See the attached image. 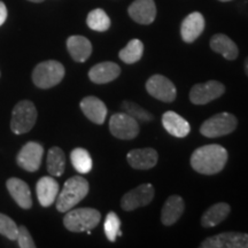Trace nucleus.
<instances>
[{
    "label": "nucleus",
    "mask_w": 248,
    "mask_h": 248,
    "mask_svg": "<svg viewBox=\"0 0 248 248\" xmlns=\"http://www.w3.org/2000/svg\"><path fill=\"white\" fill-rule=\"evenodd\" d=\"M16 240H17L18 247H21V248H35L36 247L35 241H33L32 238H31L30 232L28 231V229L23 225L18 226Z\"/></svg>",
    "instance_id": "obj_32"
},
{
    "label": "nucleus",
    "mask_w": 248,
    "mask_h": 248,
    "mask_svg": "<svg viewBox=\"0 0 248 248\" xmlns=\"http://www.w3.org/2000/svg\"><path fill=\"white\" fill-rule=\"evenodd\" d=\"M37 121V109L29 100H22L15 105L12 113L11 129L15 135L29 132Z\"/></svg>",
    "instance_id": "obj_5"
},
{
    "label": "nucleus",
    "mask_w": 248,
    "mask_h": 248,
    "mask_svg": "<svg viewBox=\"0 0 248 248\" xmlns=\"http://www.w3.org/2000/svg\"><path fill=\"white\" fill-rule=\"evenodd\" d=\"M210 47L214 52L221 54L223 58L229 61L235 60L238 58V54H239V49H238L235 43L226 35H223V33H217V35H214L212 37Z\"/></svg>",
    "instance_id": "obj_22"
},
{
    "label": "nucleus",
    "mask_w": 248,
    "mask_h": 248,
    "mask_svg": "<svg viewBox=\"0 0 248 248\" xmlns=\"http://www.w3.org/2000/svg\"><path fill=\"white\" fill-rule=\"evenodd\" d=\"M80 109H82L84 115L95 124H102L105 122L107 116V107L97 97H86L80 101Z\"/></svg>",
    "instance_id": "obj_18"
},
{
    "label": "nucleus",
    "mask_w": 248,
    "mask_h": 248,
    "mask_svg": "<svg viewBox=\"0 0 248 248\" xmlns=\"http://www.w3.org/2000/svg\"><path fill=\"white\" fill-rule=\"evenodd\" d=\"M126 159L133 169L148 170L156 166L159 156L154 148H137L130 151Z\"/></svg>",
    "instance_id": "obj_14"
},
{
    "label": "nucleus",
    "mask_w": 248,
    "mask_h": 248,
    "mask_svg": "<svg viewBox=\"0 0 248 248\" xmlns=\"http://www.w3.org/2000/svg\"><path fill=\"white\" fill-rule=\"evenodd\" d=\"M130 17L140 24L153 23L156 16L154 0H135L128 9Z\"/></svg>",
    "instance_id": "obj_13"
},
{
    "label": "nucleus",
    "mask_w": 248,
    "mask_h": 248,
    "mask_svg": "<svg viewBox=\"0 0 248 248\" xmlns=\"http://www.w3.org/2000/svg\"><path fill=\"white\" fill-rule=\"evenodd\" d=\"M201 248H248V233L224 232L202 241Z\"/></svg>",
    "instance_id": "obj_10"
},
{
    "label": "nucleus",
    "mask_w": 248,
    "mask_h": 248,
    "mask_svg": "<svg viewBox=\"0 0 248 248\" xmlns=\"http://www.w3.org/2000/svg\"><path fill=\"white\" fill-rule=\"evenodd\" d=\"M29 1H32V2H42V1H44V0H29Z\"/></svg>",
    "instance_id": "obj_35"
},
{
    "label": "nucleus",
    "mask_w": 248,
    "mask_h": 248,
    "mask_svg": "<svg viewBox=\"0 0 248 248\" xmlns=\"http://www.w3.org/2000/svg\"><path fill=\"white\" fill-rule=\"evenodd\" d=\"M121 74V68L115 62H100L89 71V78L95 84H106L116 79Z\"/></svg>",
    "instance_id": "obj_16"
},
{
    "label": "nucleus",
    "mask_w": 248,
    "mask_h": 248,
    "mask_svg": "<svg viewBox=\"0 0 248 248\" xmlns=\"http://www.w3.org/2000/svg\"><path fill=\"white\" fill-rule=\"evenodd\" d=\"M219 1H223V2H226V1H231V0H219Z\"/></svg>",
    "instance_id": "obj_36"
},
{
    "label": "nucleus",
    "mask_w": 248,
    "mask_h": 248,
    "mask_svg": "<svg viewBox=\"0 0 248 248\" xmlns=\"http://www.w3.org/2000/svg\"><path fill=\"white\" fill-rule=\"evenodd\" d=\"M228 161V151L221 145H204L193 152L191 166L202 175H215L222 171Z\"/></svg>",
    "instance_id": "obj_1"
},
{
    "label": "nucleus",
    "mask_w": 248,
    "mask_h": 248,
    "mask_svg": "<svg viewBox=\"0 0 248 248\" xmlns=\"http://www.w3.org/2000/svg\"><path fill=\"white\" fill-rule=\"evenodd\" d=\"M225 86L218 80H208L206 83L194 85L190 91V100L194 105H206L222 97Z\"/></svg>",
    "instance_id": "obj_9"
},
{
    "label": "nucleus",
    "mask_w": 248,
    "mask_h": 248,
    "mask_svg": "<svg viewBox=\"0 0 248 248\" xmlns=\"http://www.w3.org/2000/svg\"><path fill=\"white\" fill-rule=\"evenodd\" d=\"M154 198V187L152 184H141L133 190L126 192L121 200V206L125 212H132V210L145 207L153 200Z\"/></svg>",
    "instance_id": "obj_8"
},
{
    "label": "nucleus",
    "mask_w": 248,
    "mask_h": 248,
    "mask_svg": "<svg viewBox=\"0 0 248 248\" xmlns=\"http://www.w3.org/2000/svg\"><path fill=\"white\" fill-rule=\"evenodd\" d=\"M231 212L230 206L225 202H219L214 204L208 210H206L201 218V224L203 228H213L218 225L228 217Z\"/></svg>",
    "instance_id": "obj_24"
},
{
    "label": "nucleus",
    "mask_w": 248,
    "mask_h": 248,
    "mask_svg": "<svg viewBox=\"0 0 248 248\" xmlns=\"http://www.w3.org/2000/svg\"><path fill=\"white\" fill-rule=\"evenodd\" d=\"M162 124L164 129L168 133L177 138H184L191 131V126L187 121L183 119L181 115H178L175 111L168 110L163 114Z\"/></svg>",
    "instance_id": "obj_21"
},
{
    "label": "nucleus",
    "mask_w": 248,
    "mask_h": 248,
    "mask_svg": "<svg viewBox=\"0 0 248 248\" xmlns=\"http://www.w3.org/2000/svg\"><path fill=\"white\" fill-rule=\"evenodd\" d=\"M105 234H106L107 239L114 243L119 235H122L121 232V221L116 213L110 212L107 214L106 219H105Z\"/></svg>",
    "instance_id": "obj_30"
},
{
    "label": "nucleus",
    "mask_w": 248,
    "mask_h": 248,
    "mask_svg": "<svg viewBox=\"0 0 248 248\" xmlns=\"http://www.w3.org/2000/svg\"><path fill=\"white\" fill-rule=\"evenodd\" d=\"M6 18H7V8L4 2L0 1V27L5 23Z\"/></svg>",
    "instance_id": "obj_33"
},
{
    "label": "nucleus",
    "mask_w": 248,
    "mask_h": 248,
    "mask_svg": "<svg viewBox=\"0 0 248 248\" xmlns=\"http://www.w3.org/2000/svg\"><path fill=\"white\" fill-rule=\"evenodd\" d=\"M66 168V156L60 147H52L47 153V170L51 176L60 177Z\"/></svg>",
    "instance_id": "obj_25"
},
{
    "label": "nucleus",
    "mask_w": 248,
    "mask_h": 248,
    "mask_svg": "<svg viewBox=\"0 0 248 248\" xmlns=\"http://www.w3.org/2000/svg\"><path fill=\"white\" fill-rule=\"evenodd\" d=\"M237 125L238 121L234 115L230 113H219L204 121L200 132L207 138H217L233 132Z\"/></svg>",
    "instance_id": "obj_6"
},
{
    "label": "nucleus",
    "mask_w": 248,
    "mask_h": 248,
    "mask_svg": "<svg viewBox=\"0 0 248 248\" xmlns=\"http://www.w3.org/2000/svg\"><path fill=\"white\" fill-rule=\"evenodd\" d=\"M86 23L90 29L104 32L110 28V18L104 9L97 8L90 12L86 18Z\"/></svg>",
    "instance_id": "obj_28"
},
{
    "label": "nucleus",
    "mask_w": 248,
    "mask_h": 248,
    "mask_svg": "<svg viewBox=\"0 0 248 248\" xmlns=\"http://www.w3.org/2000/svg\"><path fill=\"white\" fill-rule=\"evenodd\" d=\"M37 198L43 207H49L54 203L59 194V184L53 177H42L36 184Z\"/></svg>",
    "instance_id": "obj_20"
},
{
    "label": "nucleus",
    "mask_w": 248,
    "mask_h": 248,
    "mask_svg": "<svg viewBox=\"0 0 248 248\" xmlns=\"http://www.w3.org/2000/svg\"><path fill=\"white\" fill-rule=\"evenodd\" d=\"M70 160L73 167L79 173H88L92 170L93 162L91 155L84 148H75L70 154Z\"/></svg>",
    "instance_id": "obj_27"
},
{
    "label": "nucleus",
    "mask_w": 248,
    "mask_h": 248,
    "mask_svg": "<svg viewBox=\"0 0 248 248\" xmlns=\"http://www.w3.org/2000/svg\"><path fill=\"white\" fill-rule=\"evenodd\" d=\"M146 90L152 97L163 102H172L177 91L173 83L162 75H153L146 82Z\"/></svg>",
    "instance_id": "obj_11"
},
{
    "label": "nucleus",
    "mask_w": 248,
    "mask_h": 248,
    "mask_svg": "<svg viewBox=\"0 0 248 248\" xmlns=\"http://www.w3.org/2000/svg\"><path fill=\"white\" fill-rule=\"evenodd\" d=\"M89 193V183L80 176H74L64 183L58 194L57 208L60 213H67L80 202Z\"/></svg>",
    "instance_id": "obj_2"
},
{
    "label": "nucleus",
    "mask_w": 248,
    "mask_h": 248,
    "mask_svg": "<svg viewBox=\"0 0 248 248\" xmlns=\"http://www.w3.org/2000/svg\"><path fill=\"white\" fill-rule=\"evenodd\" d=\"M204 17L199 12H193L188 14L183 20L181 26L182 39L185 43H193L204 30Z\"/></svg>",
    "instance_id": "obj_15"
},
{
    "label": "nucleus",
    "mask_w": 248,
    "mask_h": 248,
    "mask_svg": "<svg viewBox=\"0 0 248 248\" xmlns=\"http://www.w3.org/2000/svg\"><path fill=\"white\" fill-rule=\"evenodd\" d=\"M17 229L16 223L11 217L0 213V234L5 235L9 240H16Z\"/></svg>",
    "instance_id": "obj_31"
},
{
    "label": "nucleus",
    "mask_w": 248,
    "mask_h": 248,
    "mask_svg": "<svg viewBox=\"0 0 248 248\" xmlns=\"http://www.w3.org/2000/svg\"><path fill=\"white\" fill-rule=\"evenodd\" d=\"M101 214L93 208L70 209L63 218V224L71 232H86L100 223Z\"/></svg>",
    "instance_id": "obj_3"
},
{
    "label": "nucleus",
    "mask_w": 248,
    "mask_h": 248,
    "mask_svg": "<svg viewBox=\"0 0 248 248\" xmlns=\"http://www.w3.org/2000/svg\"><path fill=\"white\" fill-rule=\"evenodd\" d=\"M122 109L124 110V113L129 114L130 116L133 117L137 122L140 123H145V122H150L154 119L153 115L150 113V111L142 108L141 106H139L138 104L132 101H123L122 102Z\"/></svg>",
    "instance_id": "obj_29"
},
{
    "label": "nucleus",
    "mask_w": 248,
    "mask_h": 248,
    "mask_svg": "<svg viewBox=\"0 0 248 248\" xmlns=\"http://www.w3.org/2000/svg\"><path fill=\"white\" fill-rule=\"evenodd\" d=\"M6 186H7L9 194L18 204V207L23 209H30L32 207L30 187L26 182L18 178H9L6 183Z\"/></svg>",
    "instance_id": "obj_17"
},
{
    "label": "nucleus",
    "mask_w": 248,
    "mask_h": 248,
    "mask_svg": "<svg viewBox=\"0 0 248 248\" xmlns=\"http://www.w3.org/2000/svg\"><path fill=\"white\" fill-rule=\"evenodd\" d=\"M144 53V45L139 39H131L125 47L120 51L119 57L125 63L131 64L139 61Z\"/></svg>",
    "instance_id": "obj_26"
},
{
    "label": "nucleus",
    "mask_w": 248,
    "mask_h": 248,
    "mask_svg": "<svg viewBox=\"0 0 248 248\" xmlns=\"http://www.w3.org/2000/svg\"><path fill=\"white\" fill-rule=\"evenodd\" d=\"M67 48L76 62H85L92 53V45L83 36H71L67 39Z\"/></svg>",
    "instance_id": "obj_23"
},
{
    "label": "nucleus",
    "mask_w": 248,
    "mask_h": 248,
    "mask_svg": "<svg viewBox=\"0 0 248 248\" xmlns=\"http://www.w3.org/2000/svg\"><path fill=\"white\" fill-rule=\"evenodd\" d=\"M245 73H246V75L248 76V58L245 60Z\"/></svg>",
    "instance_id": "obj_34"
},
{
    "label": "nucleus",
    "mask_w": 248,
    "mask_h": 248,
    "mask_svg": "<svg viewBox=\"0 0 248 248\" xmlns=\"http://www.w3.org/2000/svg\"><path fill=\"white\" fill-rule=\"evenodd\" d=\"M185 209L184 200L179 195H171L166 200L162 212H161V222L163 225L170 226L175 224L181 218Z\"/></svg>",
    "instance_id": "obj_19"
},
{
    "label": "nucleus",
    "mask_w": 248,
    "mask_h": 248,
    "mask_svg": "<svg viewBox=\"0 0 248 248\" xmlns=\"http://www.w3.org/2000/svg\"><path fill=\"white\" fill-rule=\"evenodd\" d=\"M109 130L114 137L130 140L139 133V122L126 113H116L109 120Z\"/></svg>",
    "instance_id": "obj_7"
},
{
    "label": "nucleus",
    "mask_w": 248,
    "mask_h": 248,
    "mask_svg": "<svg viewBox=\"0 0 248 248\" xmlns=\"http://www.w3.org/2000/svg\"><path fill=\"white\" fill-rule=\"evenodd\" d=\"M64 74V67L59 61L40 62L32 71L33 84L39 89H51L63 79Z\"/></svg>",
    "instance_id": "obj_4"
},
{
    "label": "nucleus",
    "mask_w": 248,
    "mask_h": 248,
    "mask_svg": "<svg viewBox=\"0 0 248 248\" xmlns=\"http://www.w3.org/2000/svg\"><path fill=\"white\" fill-rule=\"evenodd\" d=\"M44 147L36 141H29L20 151L16 162L21 168L29 172L37 171L42 164Z\"/></svg>",
    "instance_id": "obj_12"
}]
</instances>
